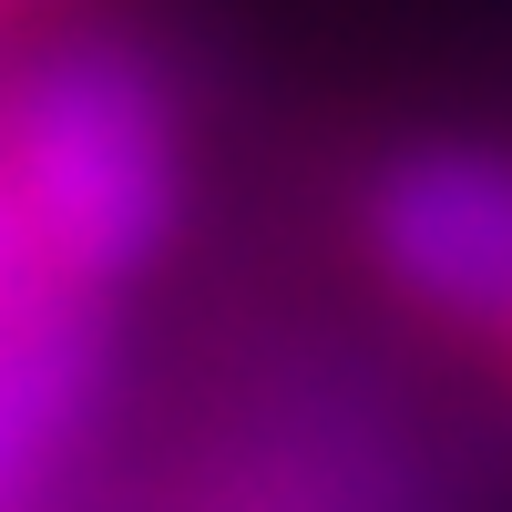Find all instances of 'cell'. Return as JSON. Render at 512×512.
I'll return each mask as SVG.
<instances>
[{
	"mask_svg": "<svg viewBox=\"0 0 512 512\" xmlns=\"http://www.w3.org/2000/svg\"><path fill=\"white\" fill-rule=\"evenodd\" d=\"M0 185H11L41 277L62 287L134 277L185 205V144L164 82L113 41L41 52L0 103Z\"/></svg>",
	"mask_w": 512,
	"mask_h": 512,
	"instance_id": "cell-1",
	"label": "cell"
},
{
	"mask_svg": "<svg viewBox=\"0 0 512 512\" xmlns=\"http://www.w3.org/2000/svg\"><path fill=\"white\" fill-rule=\"evenodd\" d=\"M369 246L420 308L512 318V154L492 144L400 154L369 195Z\"/></svg>",
	"mask_w": 512,
	"mask_h": 512,
	"instance_id": "cell-2",
	"label": "cell"
},
{
	"mask_svg": "<svg viewBox=\"0 0 512 512\" xmlns=\"http://www.w3.org/2000/svg\"><path fill=\"white\" fill-rule=\"evenodd\" d=\"M93 390H103V349L72 308L41 297L31 318L0 328V512H21L41 492V472L72 451Z\"/></svg>",
	"mask_w": 512,
	"mask_h": 512,
	"instance_id": "cell-3",
	"label": "cell"
},
{
	"mask_svg": "<svg viewBox=\"0 0 512 512\" xmlns=\"http://www.w3.org/2000/svg\"><path fill=\"white\" fill-rule=\"evenodd\" d=\"M31 308H41V256H31V236L11 216V185H0V328L31 318Z\"/></svg>",
	"mask_w": 512,
	"mask_h": 512,
	"instance_id": "cell-4",
	"label": "cell"
}]
</instances>
